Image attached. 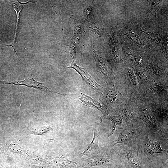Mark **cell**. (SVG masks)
Listing matches in <instances>:
<instances>
[{
	"label": "cell",
	"mask_w": 168,
	"mask_h": 168,
	"mask_svg": "<svg viewBox=\"0 0 168 168\" xmlns=\"http://www.w3.org/2000/svg\"><path fill=\"white\" fill-rule=\"evenodd\" d=\"M67 68H72L74 69L81 76L82 79L89 86L102 94L103 88L95 82L89 74L86 68H81L77 66L75 62H73V63Z\"/></svg>",
	"instance_id": "6da1fadb"
},
{
	"label": "cell",
	"mask_w": 168,
	"mask_h": 168,
	"mask_svg": "<svg viewBox=\"0 0 168 168\" xmlns=\"http://www.w3.org/2000/svg\"><path fill=\"white\" fill-rule=\"evenodd\" d=\"M78 98L85 104L89 106H93L97 108L102 113H103L104 111L101 105L89 96L81 93V97Z\"/></svg>",
	"instance_id": "4fadbf2b"
},
{
	"label": "cell",
	"mask_w": 168,
	"mask_h": 168,
	"mask_svg": "<svg viewBox=\"0 0 168 168\" xmlns=\"http://www.w3.org/2000/svg\"><path fill=\"white\" fill-rule=\"evenodd\" d=\"M145 145L147 153L149 155L152 156L162 153L165 152L161 148L159 142H151L148 136H147Z\"/></svg>",
	"instance_id": "30bf717a"
},
{
	"label": "cell",
	"mask_w": 168,
	"mask_h": 168,
	"mask_svg": "<svg viewBox=\"0 0 168 168\" xmlns=\"http://www.w3.org/2000/svg\"><path fill=\"white\" fill-rule=\"evenodd\" d=\"M30 2H32V1H28L24 3L21 2L19 0H17L15 1H14L13 2H12L13 9L15 11L16 15L17 21L16 26V30L15 33L16 34L15 38L13 40V42L10 44L7 45L5 46H12L13 48L14 53H15L17 55H18V54H17L15 49V43L16 37L17 30L20 21V13L22 9L23 5Z\"/></svg>",
	"instance_id": "8fae6325"
},
{
	"label": "cell",
	"mask_w": 168,
	"mask_h": 168,
	"mask_svg": "<svg viewBox=\"0 0 168 168\" xmlns=\"http://www.w3.org/2000/svg\"><path fill=\"white\" fill-rule=\"evenodd\" d=\"M141 118L147 124L156 130L159 129V126L153 115L147 110L141 112Z\"/></svg>",
	"instance_id": "7c38bea8"
},
{
	"label": "cell",
	"mask_w": 168,
	"mask_h": 168,
	"mask_svg": "<svg viewBox=\"0 0 168 168\" xmlns=\"http://www.w3.org/2000/svg\"><path fill=\"white\" fill-rule=\"evenodd\" d=\"M151 93L156 95H161L164 92V90L161 86L158 85H153L151 86L149 89Z\"/></svg>",
	"instance_id": "e0dca14e"
},
{
	"label": "cell",
	"mask_w": 168,
	"mask_h": 168,
	"mask_svg": "<svg viewBox=\"0 0 168 168\" xmlns=\"http://www.w3.org/2000/svg\"><path fill=\"white\" fill-rule=\"evenodd\" d=\"M127 76L129 82L134 85H137V80L133 72L129 70L127 73Z\"/></svg>",
	"instance_id": "d6986e66"
},
{
	"label": "cell",
	"mask_w": 168,
	"mask_h": 168,
	"mask_svg": "<svg viewBox=\"0 0 168 168\" xmlns=\"http://www.w3.org/2000/svg\"><path fill=\"white\" fill-rule=\"evenodd\" d=\"M114 168H124V167L121 165H118Z\"/></svg>",
	"instance_id": "44dd1931"
},
{
	"label": "cell",
	"mask_w": 168,
	"mask_h": 168,
	"mask_svg": "<svg viewBox=\"0 0 168 168\" xmlns=\"http://www.w3.org/2000/svg\"><path fill=\"white\" fill-rule=\"evenodd\" d=\"M78 168H86L83 167H78Z\"/></svg>",
	"instance_id": "7402d4cb"
},
{
	"label": "cell",
	"mask_w": 168,
	"mask_h": 168,
	"mask_svg": "<svg viewBox=\"0 0 168 168\" xmlns=\"http://www.w3.org/2000/svg\"><path fill=\"white\" fill-rule=\"evenodd\" d=\"M110 119L112 122V128L108 137L114 134L117 127L122 124L123 122L122 117L119 116H110Z\"/></svg>",
	"instance_id": "2e32d148"
},
{
	"label": "cell",
	"mask_w": 168,
	"mask_h": 168,
	"mask_svg": "<svg viewBox=\"0 0 168 168\" xmlns=\"http://www.w3.org/2000/svg\"><path fill=\"white\" fill-rule=\"evenodd\" d=\"M56 128L49 126H43L32 128L30 131V134L35 135H40Z\"/></svg>",
	"instance_id": "9a60e30c"
},
{
	"label": "cell",
	"mask_w": 168,
	"mask_h": 168,
	"mask_svg": "<svg viewBox=\"0 0 168 168\" xmlns=\"http://www.w3.org/2000/svg\"><path fill=\"white\" fill-rule=\"evenodd\" d=\"M8 147L10 151L14 153L21 154L29 158H32L35 153L27 150L22 142L18 139H14L8 143Z\"/></svg>",
	"instance_id": "8992f818"
},
{
	"label": "cell",
	"mask_w": 168,
	"mask_h": 168,
	"mask_svg": "<svg viewBox=\"0 0 168 168\" xmlns=\"http://www.w3.org/2000/svg\"><path fill=\"white\" fill-rule=\"evenodd\" d=\"M113 86L107 88L105 92L107 101L111 104L114 103L117 100V92Z\"/></svg>",
	"instance_id": "5bb4252c"
},
{
	"label": "cell",
	"mask_w": 168,
	"mask_h": 168,
	"mask_svg": "<svg viewBox=\"0 0 168 168\" xmlns=\"http://www.w3.org/2000/svg\"><path fill=\"white\" fill-rule=\"evenodd\" d=\"M0 83L3 84H13L16 85H24L29 87H32L44 91H48V88L43 85V83H40L35 81L33 78L31 72H29L28 76L26 77L22 81L7 82L0 81Z\"/></svg>",
	"instance_id": "277c9868"
},
{
	"label": "cell",
	"mask_w": 168,
	"mask_h": 168,
	"mask_svg": "<svg viewBox=\"0 0 168 168\" xmlns=\"http://www.w3.org/2000/svg\"><path fill=\"white\" fill-rule=\"evenodd\" d=\"M111 162L110 160L103 155L98 153L87 159L81 161L79 163L80 167L91 168L94 166H105Z\"/></svg>",
	"instance_id": "3957f363"
},
{
	"label": "cell",
	"mask_w": 168,
	"mask_h": 168,
	"mask_svg": "<svg viewBox=\"0 0 168 168\" xmlns=\"http://www.w3.org/2000/svg\"><path fill=\"white\" fill-rule=\"evenodd\" d=\"M122 114L124 118L128 119H132L134 117L135 115H136L132 109L127 107L123 109L122 111Z\"/></svg>",
	"instance_id": "ac0fdd59"
},
{
	"label": "cell",
	"mask_w": 168,
	"mask_h": 168,
	"mask_svg": "<svg viewBox=\"0 0 168 168\" xmlns=\"http://www.w3.org/2000/svg\"><path fill=\"white\" fill-rule=\"evenodd\" d=\"M2 168H12L10 167H6Z\"/></svg>",
	"instance_id": "603a6c76"
},
{
	"label": "cell",
	"mask_w": 168,
	"mask_h": 168,
	"mask_svg": "<svg viewBox=\"0 0 168 168\" xmlns=\"http://www.w3.org/2000/svg\"><path fill=\"white\" fill-rule=\"evenodd\" d=\"M53 161L56 168H78L79 163L72 161L64 156H59L54 158Z\"/></svg>",
	"instance_id": "ba28073f"
},
{
	"label": "cell",
	"mask_w": 168,
	"mask_h": 168,
	"mask_svg": "<svg viewBox=\"0 0 168 168\" xmlns=\"http://www.w3.org/2000/svg\"><path fill=\"white\" fill-rule=\"evenodd\" d=\"M137 73L138 78L141 82H147L149 79V76L143 72H138Z\"/></svg>",
	"instance_id": "ffe728a7"
},
{
	"label": "cell",
	"mask_w": 168,
	"mask_h": 168,
	"mask_svg": "<svg viewBox=\"0 0 168 168\" xmlns=\"http://www.w3.org/2000/svg\"><path fill=\"white\" fill-rule=\"evenodd\" d=\"M122 155L133 168H140L138 152L134 150H123Z\"/></svg>",
	"instance_id": "9c48e42d"
},
{
	"label": "cell",
	"mask_w": 168,
	"mask_h": 168,
	"mask_svg": "<svg viewBox=\"0 0 168 168\" xmlns=\"http://www.w3.org/2000/svg\"><path fill=\"white\" fill-rule=\"evenodd\" d=\"M93 54L98 70L102 73V77L108 85L114 86V77L111 71L109 70L105 61L103 58L96 54Z\"/></svg>",
	"instance_id": "7a4b0ae2"
},
{
	"label": "cell",
	"mask_w": 168,
	"mask_h": 168,
	"mask_svg": "<svg viewBox=\"0 0 168 168\" xmlns=\"http://www.w3.org/2000/svg\"><path fill=\"white\" fill-rule=\"evenodd\" d=\"M99 138L100 135L98 133L96 130H94L93 137L92 141L83 152L77 155V158H80L85 155L91 157L96 155V154H98L100 150L98 144Z\"/></svg>",
	"instance_id": "5b68a950"
},
{
	"label": "cell",
	"mask_w": 168,
	"mask_h": 168,
	"mask_svg": "<svg viewBox=\"0 0 168 168\" xmlns=\"http://www.w3.org/2000/svg\"><path fill=\"white\" fill-rule=\"evenodd\" d=\"M135 130L132 128H126L120 133L117 139L113 141V146L118 144H128L134 135Z\"/></svg>",
	"instance_id": "52a82bcc"
}]
</instances>
